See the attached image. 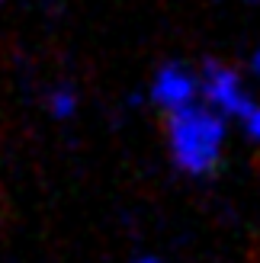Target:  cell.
<instances>
[{
  "label": "cell",
  "mask_w": 260,
  "mask_h": 263,
  "mask_svg": "<svg viewBox=\"0 0 260 263\" xmlns=\"http://www.w3.org/2000/svg\"><path fill=\"white\" fill-rule=\"evenodd\" d=\"M135 263H161V260H158V257H138Z\"/></svg>",
  "instance_id": "obj_7"
},
{
  "label": "cell",
  "mask_w": 260,
  "mask_h": 263,
  "mask_svg": "<svg viewBox=\"0 0 260 263\" xmlns=\"http://www.w3.org/2000/svg\"><path fill=\"white\" fill-rule=\"evenodd\" d=\"M241 125H244V132H248L254 141H260V103H254V106H251V112L241 119Z\"/></svg>",
  "instance_id": "obj_5"
},
{
  "label": "cell",
  "mask_w": 260,
  "mask_h": 263,
  "mask_svg": "<svg viewBox=\"0 0 260 263\" xmlns=\"http://www.w3.org/2000/svg\"><path fill=\"white\" fill-rule=\"evenodd\" d=\"M196 93H199V81L183 64H164L151 81V100L164 112H174L180 106H187V103H193Z\"/></svg>",
  "instance_id": "obj_3"
},
{
  "label": "cell",
  "mask_w": 260,
  "mask_h": 263,
  "mask_svg": "<svg viewBox=\"0 0 260 263\" xmlns=\"http://www.w3.org/2000/svg\"><path fill=\"white\" fill-rule=\"evenodd\" d=\"M199 93L209 106H215L222 116H235V119H244L254 106V100L248 97V90H244L241 74L235 68H228V64H222V61H212V58L202 61Z\"/></svg>",
  "instance_id": "obj_2"
},
{
  "label": "cell",
  "mask_w": 260,
  "mask_h": 263,
  "mask_svg": "<svg viewBox=\"0 0 260 263\" xmlns=\"http://www.w3.org/2000/svg\"><path fill=\"white\" fill-rule=\"evenodd\" d=\"M251 71H254V74H260V48H254V51H251Z\"/></svg>",
  "instance_id": "obj_6"
},
{
  "label": "cell",
  "mask_w": 260,
  "mask_h": 263,
  "mask_svg": "<svg viewBox=\"0 0 260 263\" xmlns=\"http://www.w3.org/2000/svg\"><path fill=\"white\" fill-rule=\"evenodd\" d=\"M74 109H77V93L68 84H61L48 93V112L55 116V119H71Z\"/></svg>",
  "instance_id": "obj_4"
},
{
  "label": "cell",
  "mask_w": 260,
  "mask_h": 263,
  "mask_svg": "<svg viewBox=\"0 0 260 263\" xmlns=\"http://www.w3.org/2000/svg\"><path fill=\"white\" fill-rule=\"evenodd\" d=\"M225 116L209 103H187L174 112H167V138L171 154L180 170L193 177H202L218 164L225 138Z\"/></svg>",
  "instance_id": "obj_1"
}]
</instances>
